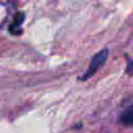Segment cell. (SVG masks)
<instances>
[{"mask_svg":"<svg viewBox=\"0 0 133 133\" xmlns=\"http://www.w3.org/2000/svg\"><path fill=\"white\" fill-rule=\"evenodd\" d=\"M119 121L124 126H131L133 124V107L132 106L127 107L121 113Z\"/></svg>","mask_w":133,"mask_h":133,"instance_id":"3","label":"cell"},{"mask_svg":"<svg viewBox=\"0 0 133 133\" xmlns=\"http://www.w3.org/2000/svg\"><path fill=\"white\" fill-rule=\"evenodd\" d=\"M24 19H25V15L23 12H17L16 14V16L14 18V21L11 22V24L8 28V30L11 34H14V35L18 34L19 35L23 32V29L21 28V25L24 22Z\"/></svg>","mask_w":133,"mask_h":133,"instance_id":"2","label":"cell"},{"mask_svg":"<svg viewBox=\"0 0 133 133\" xmlns=\"http://www.w3.org/2000/svg\"><path fill=\"white\" fill-rule=\"evenodd\" d=\"M108 55H109V50L107 48L103 49L102 51L98 52L96 55L92 56L91 58V61L88 65V69L86 70V72L79 78V80L81 81H86L88 80L89 78H91L98 71L99 69H101L105 62L107 61V58H108Z\"/></svg>","mask_w":133,"mask_h":133,"instance_id":"1","label":"cell"},{"mask_svg":"<svg viewBox=\"0 0 133 133\" xmlns=\"http://www.w3.org/2000/svg\"><path fill=\"white\" fill-rule=\"evenodd\" d=\"M128 73H129V75L131 76L132 75V60H131V58L129 57V59H128Z\"/></svg>","mask_w":133,"mask_h":133,"instance_id":"4","label":"cell"}]
</instances>
